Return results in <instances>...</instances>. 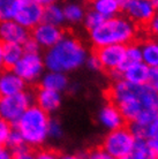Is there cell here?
<instances>
[{
  "label": "cell",
  "mask_w": 158,
  "mask_h": 159,
  "mask_svg": "<svg viewBox=\"0 0 158 159\" xmlns=\"http://www.w3.org/2000/svg\"><path fill=\"white\" fill-rule=\"evenodd\" d=\"M35 99L36 106H38L42 111L49 114V113H53V112L59 110L60 106H61L63 97H61V93H59V92L40 88L36 93Z\"/></svg>",
  "instance_id": "15"
},
{
  "label": "cell",
  "mask_w": 158,
  "mask_h": 159,
  "mask_svg": "<svg viewBox=\"0 0 158 159\" xmlns=\"http://www.w3.org/2000/svg\"><path fill=\"white\" fill-rule=\"evenodd\" d=\"M24 141L22 139V136L16 129H12L11 134L8 136L7 142H6V145L9 150H13V151H19L21 149L24 148Z\"/></svg>",
  "instance_id": "27"
},
{
  "label": "cell",
  "mask_w": 158,
  "mask_h": 159,
  "mask_svg": "<svg viewBox=\"0 0 158 159\" xmlns=\"http://www.w3.org/2000/svg\"><path fill=\"white\" fill-rule=\"evenodd\" d=\"M111 102L125 121L148 127L158 116V92L149 85H133L123 80L114 81L109 89Z\"/></svg>",
  "instance_id": "1"
},
{
  "label": "cell",
  "mask_w": 158,
  "mask_h": 159,
  "mask_svg": "<svg viewBox=\"0 0 158 159\" xmlns=\"http://www.w3.org/2000/svg\"><path fill=\"white\" fill-rule=\"evenodd\" d=\"M12 159H36V155L30 150H28L26 148L21 149L19 151H15L13 153Z\"/></svg>",
  "instance_id": "35"
},
{
  "label": "cell",
  "mask_w": 158,
  "mask_h": 159,
  "mask_svg": "<svg viewBox=\"0 0 158 159\" xmlns=\"http://www.w3.org/2000/svg\"><path fill=\"white\" fill-rule=\"evenodd\" d=\"M63 9L65 22H68L71 24L81 23L87 12L84 6L79 2H67L63 6Z\"/></svg>",
  "instance_id": "22"
},
{
  "label": "cell",
  "mask_w": 158,
  "mask_h": 159,
  "mask_svg": "<svg viewBox=\"0 0 158 159\" xmlns=\"http://www.w3.org/2000/svg\"><path fill=\"white\" fill-rule=\"evenodd\" d=\"M121 11L136 25L148 24L157 12L151 0H123L121 1Z\"/></svg>",
  "instance_id": "9"
},
{
  "label": "cell",
  "mask_w": 158,
  "mask_h": 159,
  "mask_svg": "<svg viewBox=\"0 0 158 159\" xmlns=\"http://www.w3.org/2000/svg\"><path fill=\"white\" fill-rule=\"evenodd\" d=\"M29 38L27 29L21 27L14 20L0 22V43L2 44H22Z\"/></svg>",
  "instance_id": "13"
},
{
  "label": "cell",
  "mask_w": 158,
  "mask_h": 159,
  "mask_svg": "<svg viewBox=\"0 0 158 159\" xmlns=\"http://www.w3.org/2000/svg\"><path fill=\"white\" fill-rule=\"evenodd\" d=\"M142 62L146 67H158V39L148 38L140 44Z\"/></svg>",
  "instance_id": "18"
},
{
  "label": "cell",
  "mask_w": 158,
  "mask_h": 159,
  "mask_svg": "<svg viewBox=\"0 0 158 159\" xmlns=\"http://www.w3.org/2000/svg\"><path fill=\"white\" fill-rule=\"evenodd\" d=\"M136 139L128 127H121L115 130L109 131L104 137L102 149L112 159L129 158L135 147Z\"/></svg>",
  "instance_id": "5"
},
{
  "label": "cell",
  "mask_w": 158,
  "mask_h": 159,
  "mask_svg": "<svg viewBox=\"0 0 158 159\" xmlns=\"http://www.w3.org/2000/svg\"><path fill=\"white\" fill-rule=\"evenodd\" d=\"M136 36L137 25L123 15L104 20L100 25L89 32L90 42L96 48L110 45L127 46L134 42Z\"/></svg>",
  "instance_id": "3"
},
{
  "label": "cell",
  "mask_w": 158,
  "mask_h": 159,
  "mask_svg": "<svg viewBox=\"0 0 158 159\" xmlns=\"http://www.w3.org/2000/svg\"><path fill=\"white\" fill-rule=\"evenodd\" d=\"M65 36L61 27L52 25V24L40 22L37 27L32 29V39L35 40L40 48H53L55 44L59 43L61 38Z\"/></svg>",
  "instance_id": "11"
},
{
  "label": "cell",
  "mask_w": 158,
  "mask_h": 159,
  "mask_svg": "<svg viewBox=\"0 0 158 159\" xmlns=\"http://www.w3.org/2000/svg\"><path fill=\"white\" fill-rule=\"evenodd\" d=\"M12 152L7 149H0V159H12Z\"/></svg>",
  "instance_id": "38"
},
{
  "label": "cell",
  "mask_w": 158,
  "mask_h": 159,
  "mask_svg": "<svg viewBox=\"0 0 158 159\" xmlns=\"http://www.w3.org/2000/svg\"><path fill=\"white\" fill-rule=\"evenodd\" d=\"M59 159H84L82 156L76 155V153H65L59 156Z\"/></svg>",
  "instance_id": "39"
},
{
  "label": "cell",
  "mask_w": 158,
  "mask_h": 159,
  "mask_svg": "<svg viewBox=\"0 0 158 159\" xmlns=\"http://www.w3.org/2000/svg\"><path fill=\"white\" fill-rule=\"evenodd\" d=\"M22 48H23L24 53H38L40 52V46L32 38H28L22 44Z\"/></svg>",
  "instance_id": "34"
},
{
  "label": "cell",
  "mask_w": 158,
  "mask_h": 159,
  "mask_svg": "<svg viewBox=\"0 0 158 159\" xmlns=\"http://www.w3.org/2000/svg\"><path fill=\"white\" fill-rule=\"evenodd\" d=\"M63 136V125L58 120H51L49 125V139H60Z\"/></svg>",
  "instance_id": "28"
},
{
  "label": "cell",
  "mask_w": 158,
  "mask_h": 159,
  "mask_svg": "<svg viewBox=\"0 0 158 159\" xmlns=\"http://www.w3.org/2000/svg\"><path fill=\"white\" fill-rule=\"evenodd\" d=\"M87 58V48L72 35H65L59 43L49 48L43 57L45 69L63 74L79 69L86 64Z\"/></svg>",
  "instance_id": "2"
},
{
  "label": "cell",
  "mask_w": 158,
  "mask_h": 159,
  "mask_svg": "<svg viewBox=\"0 0 158 159\" xmlns=\"http://www.w3.org/2000/svg\"><path fill=\"white\" fill-rule=\"evenodd\" d=\"M104 17L99 15L98 13L95 12L94 9H89L86 12V15H84V19H83V25H84V28L87 29L88 31L90 32L92 30H95L98 25L104 22Z\"/></svg>",
  "instance_id": "25"
},
{
  "label": "cell",
  "mask_w": 158,
  "mask_h": 159,
  "mask_svg": "<svg viewBox=\"0 0 158 159\" xmlns=\"http://www.w3.org/2000/svg\"><path fill=\"white\" fill-rule=\"evenodd\" d=\"M11 131H12L11 123H8L6 121H4L2 119H0V147L2 144H6Z\"/></svg>",
  "instance_id": "30"
},
{
  "label": "cell",
  "mask_w": 158,
  "mask_h": 159,
  "mask_svg": "<svg viewBox=\"0 0 158 159\" xmlns=\"http://www.w3.org/2000/svg\"><path fill=\"white\" fill-rule=\"evenodd\" d=\"M146 139H152V141L158 143V116L155 118V120L148 127V137H146Z\"/></svg>",
  "instance_id": "32"
},
{
  "label": "cell",
  "mask_w": 158,
  "mask_h": 159,
  "mask_svg": "<svg viewBox=\"0 0 158 159\" xmlns=\"http://www.w3.org/2000/svg\"><path fill=\"white\" fill-rule=\"evenodd\" d=\"M95 54L98 58L102 68L109 72L121 70L125 62V46L110 45L96 48Z\"/></svg>",
  "instance_id": "10"
},
{
  "label": "cell",
  "mask_w": 158,
  "mask_h": 159,
  "mask_svg": "<svg viewBox=\"0 0 158 159\" xmlns=\"http://www.w3.org/2000/svg\"><path fill=\"white\" fill-rule=\"evenodd\" d=\"M125 159H129V158H125Z\"/></svg>",
  "instance_id": "41"
},
{
  "label": "cell",
  "mask_w": 158,
  "mask_h": 159,
  "mask_svg": "<svg viewBox=\"0 0 158 159\" xmlns=\"http://www.w3.org/2000/svg\"><path fill=\"white\" fill-rule=\"evenodd\" d=\"M50 116L38 106L31 105L15 123L16 130L29 147H40L49 139Z\"/></svg>",
  "instance_id": "4"
},
{
  "label": "cell",
  "mask_w": 158,
  "mask_h": 159,
  "mask_svg": "<svg viewBox=\"0 0 158 159\" xmlns=\"http://www.w3.org/2000/svg\"><path fill=\"white\" fill-rule=\"evenodd\" d=\"M50 1L40 0H16L14 19L17 24L24 29H34L43 22L44 6Z\"/></svg>",
  "instance_id": "6"
},
{
  "label": "cell",
  "mask_w": 158,
  "mask_h": 159,
  "mask_svg": "<svg viewBox=\"0 0 158 159\" xmlns=\"http://www.w3.org/2000/svg\"><path fill=\"white\" fill-rule=\"evenodd\" d=\"M146 85H149L152 90L158 92V67L149 68Z\"/></svg>",
  "instance_id": "29"
},
{
  "label": "cell",
  "mask_w": 158,
  "mask_h": 159,
  "mask_svg": "<svg viewBox=\"0 0 158 159\" xmlns=\"http://www.w3.org/2000/svg\"><path fill=\"white\" fill-rule=\"evenodd\" d=\"M137 62H142L141 46L138 43L133 42V43L128 44L127 46H125V62H123V68L129 66V65L137 64Z\"/></svg>",
  "instance_id": "23"
},
{
  "label": "cell",
  "mask_w": 158,
  "mask_h": 159,
  "mask_svg": "<svg viewBox=\"0 0 158 159\" xmlns=\"http://www.w3.org/2000/svg\"><path fill=\"white\" fill-rule=\"evenodd\" d=\"M146 27H148V30L152 36L158 37V12H156V14L152 16V19L148 22Z\"/></svg>",
  "instance_id": "36"
},
{
  "label": "cell",
  "mask_w": 158,
  "mask_h": 159,
  "mask_svg": "<svg viewBox=\"0 0 158 159\" xmlns=\"http://www.w3.org/2000/svg\"><path fill=\"white\" fill-rule=\"evenodd\" d=\"M0 149H1V147H0Z\"/></svg>",
  "instance_id": "42"
},
{
  "label": "cell",
  "mask_w": 158,
  "mask_h": 159,
  "mask_svg": "<svg viewBox=\"0 0 158 159\" xmlns=\"http://www.w3.org/2000/svg\"><path fill=\"white\" fill-rule=\"evenodd\" d=\"M36 159H59V156L51 150H43L36 155Z\"/></svg>",
  "instance_id": "37"
},
{
  "label": "cell",
  "mask_w": 158,
  "mask_h": 159,
  "mask_svg": "<svg viewBox=\"0 0 158 159\" xmlns=\"http://www.w3.org/2000/svg\"><path fill=\"white\" fill-rule=\"evenodd\" d=\"M31 105V95L26 91L14 96L0 97V119L8 123H16Z\"/></svg>",
  "instance_id": "7"
},
{
  "label": "cell",
  "mask_w": 158,
  "mask_h": 159,
  "mask_svg": "<svg viewBox=\"0 0 158 159\" xmlns=\"http://www.w3.org/2000/svg\"><path fill=\"white\" fill-rule=\"evenodd\" d=\"M4 67V61H2V44L0 43V70Z\"/></svg>",
  "instance_id": "40"
},
{
  "label": "cell",
  "mask_w": 158,
  "mask_h": 159,
  "mask_svg": "<svg viewBox=\"0 0 158 159\" xmlns=\"http://www.w3.org/2000/svg\"><path fill=\"white\" fill-rule=\"evenodd\" d=\"M83 158L84 159H112L106 152L104 151L102 148L92 149V150H90Z\"/></svg>",
  "instance_id": "31"
},
{
  "label": "cell",
  "mask_w": 158,
  "mask_h": 159,
  "mask_svg": "<svg viewBox=\"0 0 158 159\" xmlns=\"http://www.w3.org/2000/svg\"><path fill=\"white\" fill-rule=\"evenodd\" d=\"M97 120L99 125L109 131L123 127V125L126 122L119 108L112 102L104 104L100 107L97 114Z\"/></svg>",
  "instance_id": "12"
},
{
  "label": "cell",
  "mask_w": 158,
  "mask_h": 159,
  "mask_svg": "<svg viewBox=\"0 0 158 159\" xmlns=\"http://www.w3.org/2000/svg\"><path fill=\"white\" fill-rule=\"evenodd\" d=\"M121 80L126 81L133 85H144L146 84L149 67L143 62H137L123 67L121 70Z\"/></svg>",
  "instance_id": "16"
},
{
  "label": "cell",
  "mask_w": 158,
  "mask_h": 159,
  "mask_svg": "<svg viewBox=\"0 0 158 159\" xmlns=\"http://www.w3.org/2000/svg\"><path fill=\"white\" fill-rule=\"evenodd\" d=\"M24 54L22 45L19 44H4L2 45V61L4 66L12 68L15 66L19 60Z\"/></svg>",
  "instance_id": "21"
},
{
  "label": "cell",
  "mask_w": 158,
  "mask_h": 159,
  "mask_svg": "<svg viewBox=\"0 0 158 159\" xmlns=\"http://www.w3.org/2000/svg\"><path fill=\"white\" fill-rule=\"evenodd\" d=\"M26 83L12 69L0 72V97L14 96L24 91Z\"/></svg>",
  "instance_id": "14"
},
{
  "label": "cell",
  "mask_w": 158,
  "mask_h": 159,
  "mask_svg": "<svg viewBox=\"0 0 158 159\" xmlns=\"http://www.w3.org/2000/svg\"><path fill=\"white\" fill-rule=\"evenodd\" d=\"M16 0H0V22L14 19Z\"/></svg>",
  "instance_id": "26"
},
{
  "label": "cell",
  "mask_w": 158,
  "mask_h": 159,
  "mask_svg": "<svg viewBox=\"0 0 158 159\" xmlns=\"http://www.w3.org/2000/svg\"><path fill=\"white\" fill-rule=\"evenodd\" d=\"M86 66H87L90 70H99V69H102V66H100V62H99L98 58L96 56L95 53L94 54H90V56H88L87 60H86Z\"/></svg>",
  "instance_id": "33"
},
{
  "label": "cell",
  "mask_w": 158,
  "mask_h": 159,
  "mask_svg": "<svg viewBox=\"0 0 158 159\" xmlns=\"http://www.w3.org/2000/svg\"><path fill=\"white\" fill-rule=\"evenodd\" d=\"M43 22L52 24V25H57V27H61V24L65 22L63 6L57 2H52V1L45 5L43 12Z\"/></svg>",
  "instance_id": "20"
},
{
  "label": "cell",
  "mask_w": 158,
  "mask_h": 159,
  "mask_svg": "<svg viewBox=\"0 0 158 159\" xmlns=\"http://www.w3.org/2000/svg\"><path fill=\"white\" fill-rule=\"evenodd\" d=\"M91 9L97 12L105 20L118 16L121 12L120 0H95L91 4Z\"/></svg>",
  "instance_id": "19"
},
{
  "label": "cell",
  "mask_w": 158,
  "mask_h": 159,
  "mask_svg": "<svg viewBox=\"0 0 158 159\" xmlns=\"http://www.w3.org/2000/svg\"><path fill=\"white\" fill-rule=\"evenodd\" d=\"M13 72L24 81V83H34L40 80L45 73L43 56L38 53H24L19 62L13 67Z\"/></svg>",
  "instance_id": "8"
},
{
  "label": "cell",
  "mask_w": 158,
  "mask_h": 159,
  "mask_svg": "<svg viewBox=\"0 0 158 159\" xmlns=\"http://www.w3.org/2000/svg\"><path fill=\"white\" fill-rule=\"evenodd\" d=\"M69 81L66 74L58 72H45L40 77V85L43 89L61 93L68 88Z\"/></svg>",
  "instance_id": "17"
},
{
  "label": "cell",
  "mask_w": 158,
  "mask_h": 159,
  "mask_svg": "<svg viewBox=\"0 0 158 159\" xmlns=\"http://www.w3.org/2000/svg\"><path fill=\"white\" fill-rule=\"evenodd\" d=\"M129 159H156L148 149L146 142L144 139H136L135 147L133 149Z\"/></svg>",
  "instance_id": "24"
}]
</instances>
